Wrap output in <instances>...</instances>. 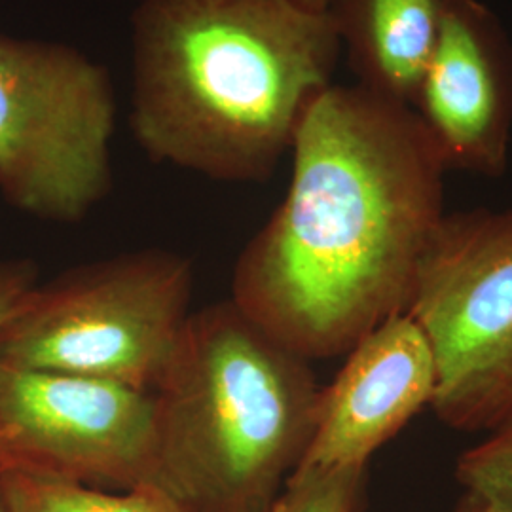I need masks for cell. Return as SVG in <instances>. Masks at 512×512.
I'll list each match as a JSON object with an SVG mask.
<instances>
[{"mask_svg":"<svg viewBox=\"0 0 512 512\" xmlns=\"http://www.w3.org/2000/svg\"><path fill=\"white\" fill-rule=\"evenodd\" d=\"M291 154L287 194L239 255L230 300L313 363L406 311L448 169L414 110L357 84L313 99Z\"/></svg>","mask_w":512,"mask_h":512,"instance_id":"cell-1","label":"cell"},{"mask_svg":"<svg viewBox=\"0 0 512 512\" xmlns=\"http://www.w3.org/2000/svg\"><path fill=\"white\" fill-rule=\"evenodd\" d=\"M131 116L156 164L264 183L342 55L327 12L298 0H139Z\"/></svg>","mask_w":512,"mask_h":512,"instance_id":"cell-2","label":"cell"},{"mask_svg":"<svg viewBox=\"0 0 512 512\" xmlns=\"http://www.w3.org/2000/svg\"><path fill=\"white\" fill-rule=\"evenodd\" d=\"M310 361L228 298L194 311L156 399L152 484L198 512H264L310 444Z\"/></svg>","mask_w":512,"mask_h":512,"instance_id":"cell-3","label":"cell"},{"mask_svg":"<svg viewBox=\"0 0 512 512\" xmlns=\"http://www.w3.org/2000/svg\"><path fill=\"white\" fill-rule=\"evenodd\" d=\"M186 256L143 249L37 283L0 327V363L156 393L194 311Z\"/></svg>","mask_w":512,"mask_h":512,"instance_id":"cell-4","label":"cell"},{"mask_svg":"<svg viewBox=\"0 0 512 512\" xmlns=\"http://www.w3.org/2000/svg\"><path fill=\"white\" fill-rule=\"evenodd\" d=\"M118 103L109 69L63 42L0 35V192L78 222L109 194Z\"/></svg>","mask_w":512,"mask_h":512,"instance_id":"cell-5","label":"cell"},{"mask_svg":"<svg viewBox=\"0 0 512 512\" xmlns=\"http://www.w3.org/2000/svg\"><path fill=\"white\" fill-rule=\"evenodd\" d=\"M404 313L433 349L440 423L484 435L512 418V209L446 211Z\"/></svg>","mask_w":512,"mask_h":512,"instance_id":"cell-6","label":"cell"},{"mask_svg":"<svg viewBox=\"0 0 512 512\" xmlns=\"http://www.w3.org/2000/svg\"><path fill=\"white\" fill-rule=\"evenodd\" d=\"M154 393L0 363V469L103 490L152 484Z\"/></svg>","mask_w":512,"mask_h":512,"instance_id":"cell-7","label":"cell"},{"mask_svg":"<svg viewBox=\"0 0 512 512\" xmlns=\"http://www.w3.org/2000/svg\"><path fill=\"white\" fill-rule=\"evenodd\" d=\"M410 109L448 171L499 179L512 141V42L482 0H450Z\"/></svg>","mask_w":512,"mask_h":512,"instance_id":"cell-8","label":"cell"},{"mask_svg":"<svg viewBox=\"0 0 512 512\" xmlns=\"http://www.w3.org/2000/svg\"><path fill=\"white\" fill-rule=\"evenodd\" d=\"M344 357L336 378L321 387L313 435L293 475L366 467L433 403V349L408 313L370 330Z\"/></svg>","mask_w":512,"mask_h":512,"instance_id":"cell-9","label":"cell"},{"mask_svg":"<svg viewBox=\"0 0 512 512\" xmlns=\"http://www.w3.org/2000/svg\"><path fill=\"white\" fill-rule=\"evenodd\" d=\"M450 0H329L355 84L410 107L439 42Z\"/></svg>","mask_w":512,"mask_h":512,"instance_id":"cell-10","label":"cell"},{"mask_svg":"<svg viewBox=\"0 0 512 512\" xmlns=\"http://www.w3.org/2000/svg\"><path fill=\"white\" fill-rule=\"evenodd\" d=\"M6 512H198L154 484L103 490L73 480L0 469Z\"/></svg>","mask_w":512,"mask_h":512,"instance_id":"cell-11","label":"cell"},{"mask_svg":"<svg viewBox=\"0 0 512 512\" xmlns=\"http://www.w3.org/2000/svg\"><path fill=\"white\" fill-rule=\"evenodd\" d=\"M456 478L467 494L499 512H512V418L459 456Z\"/></svg>","mask_w":512,"mask_h":512,"instance_id":"cell-12","label":"cell"},{"mask_svg":"<svg viewBox=\"0 0 512 512\" xmlns=\"http://www.w3.org/2000/svg\"><path fill=\"white\" fill-rule=\"evenodd\" d=\"M366 467L293 475L264 512H365Z\"/></svg>","mask_w":512,"mask_h":512,"instance_id":"cell-13","label":"cell"},{"mask_svg":"<svg viewBox=\"0 0 512 512\" xmlns=\"http://www.w3.org/2000/svg\"><path fill=\"white\" fill-rule=\"evenodd\" d=\"M37 283L35 262L23 258H0V327L16 310L21 298Z\"/></svg>","mask_w":512,"mask_h":512,"instance_id":"cell-14","label":"cell"},{"mask_svg":"<svg viewBox=\"0 0 512 512\" xmlns=\"http://www.w3.org/2000/svg\"><path fill=\"white\" fill-rule=\"evenodd\" d=\"M452 512H499L494 507H490L488 503H484L482 499H478L475 495L463 492L461 499L456 503V507Z\"/></svg>","mask_w":512,"mask_h":512,"instance_id":"cell-15","label":"cell"},{"mask_svg":"<svg viewBox=\"0 0 512 512\" xmlns=\"http://www.w3.org/2000/svg\"><path fill=\"white\" fill-rule=\"evenodd\" d=\"M298 2H302L304 6H308L311 10L325 12V8H327V2H329V0H298Z\"/></svg>","mask_w":512,"mask_h":512,"instance_id":"cell-16","label":"cell"},{"mask_svg":"<svg viewBox=\"0 0 512 512\" xmlns=\"http://www.w3.org/2000/svg\"><path fill=\"white\" fill-rule=\"evenodd\" d=\"M0 512H6V503H4V494H2V486H0Z\"/></svg>","mask_w":512,"mask_h":512,"instance_id":"cell-17","label":"cell"}]
</instances>
